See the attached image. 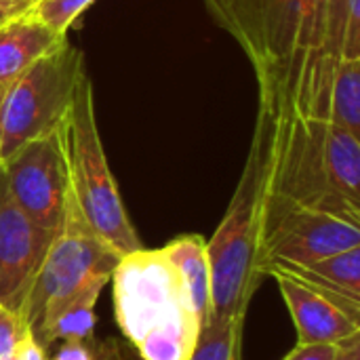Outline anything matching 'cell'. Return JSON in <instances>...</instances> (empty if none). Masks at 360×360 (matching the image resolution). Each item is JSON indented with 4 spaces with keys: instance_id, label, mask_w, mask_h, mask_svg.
<instances>
[{
    "instance_id": "obj_1",
    "label": "cell",
    "mask_w": 360,
    "mask_h": 360,
    "mask_svg": "<svg viewBox=\"0 0 360 360\" xmlns=\"http://www.w3.org/2000/svg\"><path fill=\"white\" fill-rule=\"evenodd\" d=\"M253 63L259 108L272 120L329 118L323 80L327 0H205Z\"/></svg>"
},
{
    "instance_id": "obj_2",
    "label": "cell",
    "mask_w": 360,
    "mask_h": 360,
    "mask_svg": "<svg viewBox=\"0 0 360 360\" xmlns=\"http://www.w3.org/2000/svg\"><path fill=\"white\" fill-rule=\"evenodd\" d=\"M268 190L360 224V141L323 118L272 120Z\"/></svg>"
},
{
    "instance_id": "obj_3",
    "label": "cell",
    "mask_w": 360,
    "mask_h": 360,
    "mask_svg": "<svg viewBox=\"0 0 360 360\" xmlns=\"http://www.w3.org/2000/svg\"><path fill=\"white\" fill-rule=\"evenodd\" d=\"M114 314L141 360H188L205 327L165 249H137L112 272Z\"/></svg>"
},
{
    "instance_id": "obj_4",
    "label": "cell",
    "mask_w": 360,
    "mask_h": 360,
    "mask_svg": "<svg viewBox=\"0 0 360 360\" xmlns=\"http://www.w3.org/2000/svg\"><path fill=\"white\" fill-rule=\"evenodd\" d=\"M272 118L259 108L249 158L221 224L207 243L211 272V316L247 319L249 304L264 283L262 217L270 179Z\"/></svg>"
},
{
    "instance_id": "obj_5",
    "label": "cell",
    "mask_w": 360,
    "mask_h": 360,
    "mask_svg": "<svg viewBox=\"0 0 360 360\" xmlns=\"http://www.w3.org/2000/svg\"><path fill=\"white\" fill-rule=\"evenodd\" d=\"M63 146L70 192L86 224L120 257L141 249L101 146L89 74L82 76L65 118Z\"/></svg>"
},
{
    "instance_id": "obj_6",
    "label": "cell",
    "mask_w": 360,
    "mask_h": 360,
    "mask_svg": "<svg viewBox=\"0 0 360 360\" xmlns=\"http://www.w3.org/2000/svg\"><path fill=\"white\" fill-rule=\"evenodd\" d=\"M84 70L82 53L63 38L0 91V162L27 141L59 131Z\"/></svg>"
},
{
    "instance_id": "obj_7",
    "label": "cell",
    "mask_w": 360,
    "mask_h": 360,
    "mask_svg": "<svg viewBox=\"0 0 360 360\" xmlns=\"http://www.w3.org/2000/svg\"><path fill=\"white\" fill-rule=\"evenodd\" d=\"M118 262L120 255L95 234L68 192L63 221L51 240L19 321L36 331L84 291L103 289Z\"/></svg>"
},
{
    "instance_id": "obj_8",
    "label": "cell",
    "mask_w": 360,
    "mask_h": 360,
    "mask_svg": "<svg viewBox=\"0 0 360 360\" xmlns=\"http://www.w3.org/2000/svg\"><path fill=\"white\" fill-rule=\"evenodd\" d=\"M354 247H360V224L268 190L262 217V274L274 264H308Z\"/></svg>"
},
{
    "instance_id": "obj_9",
    "label": "cell",
    "mask_w": 360,
    "mask_h": 360,
    "mask_svg": "<svg viewBox=\"0 0 360 360\" xmlns=\"http://www.w3.org/2000/svg\"><path fill=\"white\" fill-rule=\"evenodd\" d=\"M0 167L17 207L40 228L57 232L70 192L63 127L46 137L23 143Z\"/></svg>"
},
{
    "instance_id": "obj_10",
    "label": "cell",
    "mask_w": 360,
    "mask_h": 360,
    "mask_svg": "<svg viewBox=\"0 0 360 360\" xmlns=\"http://www.w3.org/2000/svg\"><path fill=\"white\" fill-rule=\"evenodd\" d=\"M53 236L17 207L0 167V306L8 312L21 314Z\"/></svg>"
},
{
    "instance_id": "obj_11",
    "label": "cell",
    "mask_w": 360,
    "mask_h": 360,
    "mask_svg": "<svg viewBox=\"0 0 360 360\" xmlns=\"http://www.w3.org/2000/svg\"><path fill=\"white\" fill-rule=\"evenodd\" d=\"M297 329V344H344L360 335V302L335 297L289 274L268 272Z\"/></svg>"
},
{
    "instance_id": "obj_12",
    "label": "cell",
    "mask_w": 360,
    "mask_h": 360,
    "mask_svg": "<svg viewBox=\"0 0 360 360\" xmlns=\"http://www.w3.org/2000/svg\"><path fill=\"white\" fill-rule=\"evenodd\" d=\"M63 38L36 17L23 13L0 27V86L21 76L32 63L55 49Z\"/></svg>"
},
{
    "instance_id": "obj_13",
    "label": "cell",
    "mask_w": 360,
    "mask_h": 360,
    "mask_svg": "<svg viewBox=\"0 0 360 360\" xmlns=\"http://www.w3.org/2000/svg\"><path fill=\"white\" fill-rule=\"evenodd\" d=\"M272 270L289 274L329 295L360 302V247L308 264H274L264 270V276Z\"/></svg>"
},
{
    "instance_id": "obj_14",
    "label": "cell",
    "mask_w": 360,
    "mask_h": 360,
    "mask_svg": "<svg viewBox=\"0 0 360 360\" xmlns=\"http://www.w3.org/2000/svg\"><path fill=\"white\" fill-rule=\"evenodd\" d=\"M162 249L181 272L190 289L194 308L207 325L211 316V272L207 257V240L198 234H186L167 243Z\"/></svg>"
},
{
    "instance_id": "obj_15",
    "label": "cell",
    "mask_w": 360,
    "mask_h": 360,
    "mask_svg": "<svg viewBox=\"0 0 360 360\" xmlns=\"http://www.w3.org/2000/svg\"><path fill=\"white\" fill-rule=\"evenodd\" d=\"M327 120L360 137V61L342 59L338 63L331 80Z\"/></svg>"
},
{
    "instance_id": "obj_16",
    "label": "cell",
    "mask_w": 360,
    "mask_h": 360,
    "mask_svg": "<svg viewBox=\"0 0 360 360\" xmlns=\"http://www.w3.org/2000/svg\"><path fill=\"white\" fill-rule=\"evenodd\" d=\"M245 319H209L188 360H243Z\"/></svg>"
},
{
    "instance_id": "obj_17",
    "label": "cell",
    "mask_w": 360,
    "mask_h": 360,
    "mask_svg": "<svg viewBox=\"0 0 360 360\" xmlns=\"http://www.w3.org/2000/svg\"><path fill=\"white\" fill-rule=\"evenodd\" d=\"M348 0L325 2V36H323V80L331 93V80L338 63L342 61V36Z\"/></svg>"
},
{
    "instance_id": "obj_18",
    "label": "cell",
    "mask_w": 360,
    "mask_h": 360,
    "mask_svg": "<svg viewBox=\"0 0 360 360\" xmlns=\"http://www.w3.org/2000/svg\"><path fill=\"white\" fill-rule=\"evenodd\" d=\"M95 0H34L25 13L42 21L55 34L68 36V30L72 27V23Z\"/></svg>"
},
{
    "instance_id": "obj_19",
    "label": "cell",
    "mask_w": 360,
    "mask_h": 360,
    "mask_svg": "<svg viewBox=\"0 0 360 360\" xmlns=\"http://www.w3.org/2000/svg\"><path fill=\"white\" fill-rule=\"evenodd\" d=\"M342 59L360 61V0H348L346 4Z\"/></svg>"
},
{
    "instance_id": "obj_20",
    "label": "cell",
    "mask_w": 360,
    "mask_h": 360,
    "mask_svg": "<svg viewBox=\"0 0 360 360\" xmlns=\"http://www.w3.org/2000/svg\"><path fill=\"white\" fill-rule=\"evenodd\" d=\"M19 327H21L19 316L0 306V360H13Z\"/></svg>"
},
{
    "instance_id": "obj_21",
    "label": "cell",
    "mask_w": 360,
    "mask_h": 360,
    "mask_svg": "<svg viewBox=\"0 0 360 360\" xmlns=\"http://www.w3.org/2000/svg\"><path fill=\"white\" fill-rule=\"evenodd\" d=\"M13 360H49L46 354H44V348L40 346V342L34 335V329L23 325V323L19 327V335H17Z\"/></svg>"
},
{
    "instance_id": "obj_22",
    "label": "cell",
    "mask_w": 360,
    "mask_h": 360,
    "mask_svg": "<svg viewBox=\"0 0 360 360\" xmlns=\"http://www.w3.org/2000/svg\"><path fill=\"white\" fill-rule=\"evenodd\" d=\"M338 354V344H297L283 360H335Z\"/></svg>"
},
{
    "instance_id": "obj_23",
    "label": "cell",
    "mask_w": 360,
    "mask_h": 360,
    "mask_svg": "<svg viewBox=\"0 0 360 360\" xmlns=\"http://www.w3.org/2000/svg\"><path fill=\"white\" fill-rule=\"evenodd\" d=\"M49 360H91V346L86 342L70 340L59 346V350Z\"/></svg>"
},
{
    "instance_id": "obj_24",
    "label": "cell",
    "mask_w": 360,
    "mask_h": 360,
    "mask_svg": "<svg viewBox=\"0 0 360 360\" xmlns=\"http://www.w3.org/2000/svg\"><path fill=\"white\" fill-rule=\"evenodd\" d=\"M34 0H0V27L23 15Z\"/></svg>"
},
{
    "instance_id": "obj_25",
    "label": "cell",
    "mask_w": 360,
    "mask_h": 360,
    "mask_svg": "<svg viewBox=\"0 0 360 360\" xmlns=\"http://www.w3.org/2000/svg\"><path fill=\"white\" fill-rule=\"evenodd\" d=\"M91 360H122V354L114 340H103L91 346Z\"/></svg>"
},
{
    "instance_id": "obj_26",
    "label": "cell",
    "mask_w": 360,
    "mask_h": 360,
    "mask_svg": "<svg viewBox=\"0 0 360 360\" xmlns=\"http://www.w3.org/2000/svg\"><path fill=\"white\" fill-rule=\"evenodd\" d=\"M335 360H360V335L340 344V354Z\"/></svg>"
},
{
    "instance_id": "obj_27",
    "label": "cell",
    "mask_w": 360,
    "mask_h": 360,
    "mask_svg": "<svg viewBox=\"0 0 360 360\" xmlns=\"http://www.w3.org/2000/svg\"><path fill=\"white\" fill-rule=\"evenodd\" d=\"M0 91H2V86H0Z\"/></svg>"
}]
</instances>
